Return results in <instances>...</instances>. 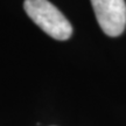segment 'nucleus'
I'll list each match as a JSON object with an SVG mask.
<instances>
[{
	"mask_svg": "<svg viewBox=\"0 0 126 126\" xmlns=\"http://www.w3.org/2000/svg\"><path fill=\"white\" fill-rule=\"evenodd\" d=\"M28 16L55 40H68L72 34L71 23L48 0H25Z\"/></svg>",
	"mask_w": 126,
	"mask_h": 126,
	"instance_id": "f257e3e1",
	"label": "nucleus"
},
{
	"mask_svg": "<svg viewBox=\"0 0 126 126\" xmlns=\"http://www.w3.org/2000/svg\"><path fill=\"white\" fill-rule=\"evenodd\" d=\"M102 31L109 36L120 35L126 27L125 0H91Z\"/></svg>",
	"mask_w": 126,
	"mask_h": 126,
	"instance_id": "f03ea898",
	"label": "nucleus"
}]
</instances>
